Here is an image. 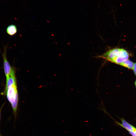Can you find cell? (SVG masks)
I'll list each match as a JSON object with an SVG mask.
<instances>
[{"instance_id": "obj_1", "label": "cell", "mask_w": 136, "mask_h": 136, "mask_svg": "<svg viewBox=\"0 0 136 136\" xmlns=\"http://www.w3.org/2000/svg\"><path fill=\"white\" fill-rule=\"evenodd\" d=\"M129 54L125 49L119 48L110 49L101 55L96 56L98 58L120 65L128 59Z\"/></svg>"}, {"instance_id": "obj_2", "label": "cell", "mask_w": 136, "mask_h": 136, "mask_svg": "<svg viewBox=\"0 0 136 136\" xmlns=\"http://www.w3.org/2000/svg\"><path fill=\"white\" fill-rule=\"evenodd\" d=\"M6 95L9 102L11 104L18 98L17 83L10 87L7 90Z\"/></svg>"}, {"instance_id": "obj_3", "label": "cell", "mask_w": 136, "mask_h": 136, "mask_svg": "<svg viewBox=\"0 0 136 136\" xmlns=\"http://www.w3.org/2000/svg\"><path fill=\"white\" fill-rule=\"evenodd\" d=\"M7 47V45L4 46V51L2 53L4 69L6 78V80L9 78L12 69V67L11 66L7 58L6 53Z\"/></svg>"}, {"instance_id": "obj_4", "label": "cell", "mask_w": 136, "mask_h": 136, "mask_svg": "<svg viewBox=\"0 0 136 136\" xmlns=\"http://www.w3.org/2000/svg\"><path fill=\"white\" fill-rule=\"evenodd\" d=\"M17 83L15 75V71L14 68L12 67V70L9 78L6 80V84L5 89L1 93L3 95H6V92L9 87Z\"/></svg>"}, {"instance_id": "obj_5", "label": "cell", "mask_w": 136, "mask_h": 136, "mask_svg": "<svg viewBox=\"0 0 136 136\" xmlns=\"http://www.w3.org/2000/svg\"><path fill=\"white\" fill-rule=\"evenodd\" d=\"M121 123H117L126 129L128 131H136V128L134 126L128 123L124 119H122Z\"/></svg>"}, {"instance_id": "obj_6", "label": "cell", "mask_w": 136, "mask_h": 136, "mask_svg": "<svg viewBox=\"0 0 136 136\" xmlns=\"http://www.w3.org/2000/svg\"><path fill=\"white\" fill-rule=\"evenodd\" d=\"M17 28L16 26L13 24L8 26L6 29L7 33L10 36L14 35L17 32Z\"/></svg>"}, {"instance_id": "obj_7", "label": "cell", "mask_w": 136, "mask_h": 136, "mask_svg": "<svg viewBox=\"0 0 136 136\" xmlns=\"http://www.w3.org/2000/svg\"><path fill=\"white\" fill-rule=\"evenodd\" d=\"M134 64V63L132 62L128 59L121 63L120 65L128 68L133 70Z\"/></svg>"}, {"instance_id": "obj_8", "label": "cell", "mask_w": 136, "mask_h": 136, "mask_svg": "<svg viewBox=\"0 0 136 136\" xmlns=\"http://www.w3.org/2000/svg\"><path fill=\"white\" fill-rule=\"evenodd\" d=\"M132 136H136V131H128Z\"/></svg>"}, {"instance_id": "obj_9", "label": "cell", "mask_w": 136, "mask_h": 136, "mask_svg": "<svg viewBox=\"0 0 136 136\" xmlns=\"http://www.w3.org/2000/svg\"><path fill=\"white\" fill-rule=\"evenodd\" d=\"M133 70L136 76V62L134 63Z\"/></svg>"}, {"instance_id": "obj_10", "label": "cell", "mask_w": 136, "mask_h": 136, "mask_svg": "<svg viewBox=\"0 0 136 136\" xmlns=\"http://www.w3.org/2000/svg\"><path fill=\"white\" fill-rule=\"evenodd\" d=\"M4 104H3L2 105V106L0 108V121L1 120V111L2 109V108L3 107V106L4 105Z\"/></svg>"}, {"instance_id": "obj_11", "label": "cell", "mask_w": 136, "mask_h": 136, "mask_svg": "<svg viewBox=\"0 0 136 136\" xmlns=\"http://www.w3.org/2000/svg\"><path fill=\"white\" fill-rule=\"evenodd\" d=\"M135 86H136V81H135Z\"/></svg>"}, {"instance_id": "obj_12", "label": "cell", "mask_w": 136, "mask_h": 136, "mask_svg": "<svg viewBox=\"0 0 136 136\" xmlns=\"http://www.w3.org/2000/svg\"><path fill=\"white\" fill-rule=\"evenodd\" d=\"M0 136H2V135H1V134L0 133Z\"/></svg>"}]
</instances>
